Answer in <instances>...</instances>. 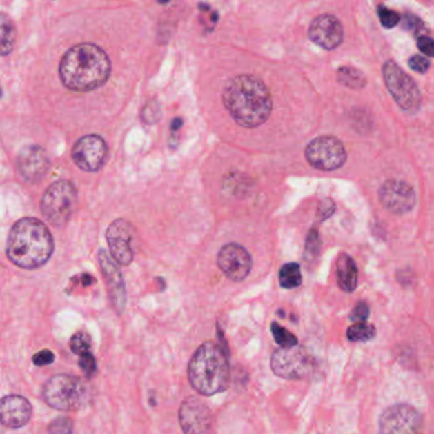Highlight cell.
Listing matches in <instances>:
<instances>
[{
    "label": "cell",
    "instance_id": "obj_30",
    "mask_svg": "<svg viewBox=\"0 0 434 434\" xmlns=\"http://www.w3.org/2000/svg\"><path fill=\"white\" fill-rule=\"evenodd\" d=\"M351 321L353 322H366L369 317V306L366 302H358L351 313Z\"/></svg>",
    "mask_w": 434,
    "mask_h": 434
},
{
    "label": "cell",
    "instance_id": "obj_24",
    "mask_svg": "<svg viewBox=\"0 0 434 434\" xmlns=\"http://www.w3.org/2000/svg\"><path fill=\"white\" fill-rule=\"evenodd\" d=\"M346 336L351 342H368L376 336V328L368 322H357L348 328Z\"/></svg>",
    "mask_w": 434,
    "mask_h": 434
},
{
    "label": "cell",
    "instance_id": "obj_13",
    "mask_svg": "<svg viewBox=\"0 0 434 434\" xmlns=\"http://www.w3.org/2000/svg\"><path fill=\"white\" fill-rule=\"evenodd\" d=\"M106 239L111 257L116 264L128 266L134 259L132 241H134V230L129 221L124 219H116L107 228Z\"/></svg>",
    "mask_w": 434,
    "mask_h": 434
},
{
    "label": "cell",
    "instance_id": "obj_32",
    "mask_svg": "<svg viewBox=\"0 0 434 434\" xmlns=\"http://www.w3.org/2000/svg\"><path fill=\"white\" fill-rule=\"evenodd\" d=\"M409 66L410 69L423 74L431 68V61L422 55H414L409 59Z\"/></svg>",
    "mask_w": 434,
    "mask_h": 434
},
{
    "label": "cell",
    "instance_id": "obj_34",
    "mask_svg": "<svg viewBox=\"0 0 434 434\" xmlns=\"http://www.w3.org/2000/svg\"><path fill=\"white\" fill-rule=\"evenodd\" d=\"M402 27L405 28V30H408V31H413L414 33L420 32V30L424 27L423 23H422V21L417 18L415 16H411V14H406L405 18H404V23H402Z\"/></svg>",
    "mask_w": 434,
    "mask_h": 434
},
{
    "label": "cell",
    "instance_id": "obj_12",
    "mask_svg": "<svg viewBox=\"0 0 434 434\" xmlns=\"http://www.w3.org/2000/svg\"><path fill=\"white\" fill-rule=\"evenodd\" d=\"M179 422L185 434H209L212 411L199 397L190 396L181 404Z\"/></svg>",
    "mask_w": 434,
    "mask_h": 434
},
{
    "label": "cell",
    "instance_id": "obj_29",
    "mask_svg": "<svg viewBox=\"0 0 434 434\" xmlns=\"http://www.w3.org/2000/svg\"><path fill=\"white\" fill-rule=\"evenodd\" d=\"M79 367L82 369L83 372L86 373V376L90 378V377L95 375L97 366H96V359L95 357L90 353H86L83 355H79Z\"/></svg>",
    "mask_w": 434,
    "mask_h": 434
},
{
    "label": "cell",
    "instance_id": "obj_14",
    "mask_svg": "<svg viewBox=\"0 0 434 434\" xmlns=\"http://www.w3.org/2000/svg\"><path fill=\"white\" fill-rule=\"evenodd\" d=\"M379 201L391 213L406 214L417 204V194L404 181L388 180L379 188Z\"/></svg>",
    "mask_w": 434,
    "mask_h": 434
},
{
    "label": "cell",
    "instance_id": "obj_5",
    "mask_svg": "<svg viewBox=\"0 0 434 434\" xmlns=\"http://www.w3.org/2000/svg\"><path fill=\"white\" fill-rule=\"evenodd\" d=\"M78 203L77 188L72 182L57 181L46 188L41 199V212L55 227L66 226L72 218Z\"/></svg>",
    "mask_w": 434,
    "mask_h": 434
},
{
    "label": "cell",
    "instance_id": "obj_18",
    "mask_svg": "<svg viewBox=\"0 0 434 434\" xmlns=\"http://www.w3.org/2000/svg\"><path fill=\"white\" fill-rule=\"evenodd\" d=\"M308 36L319 48L334 50L343 42L344 30L336 17L322 14L312 21Z\"/></svg>",
    "mask_w": 434,
    "mask_h": 434
},
{
    "label": "cell",
    "instance_id": "obj_26",
    "mask_svg": "<svg viewBox=\"0 0 434 434\" xmlns=\"http://www.w3.org/2000/svg\"><path fill=\"white\" fill-rule=\"evenodd\" d=\"M92 340L88 333L78 331L70 339V349L78 355H83L86 353H90Z\"/></svg>",
    "mask_w": 434,
    "mask_h": 434
},
{
    "label": "cell",
    "instance_id": "obj_2",
    "mask_svg": "<svg viewBox=\"0 0 434 434\" xmlns=\"http://www.w3.org/2000/svg\"><path fill=\"white\" fill-rule=\"evenodd\" d=\"M111 61L97 45L84 42L74 46L60 61L59 74L68 90L90 92L107 82Z\"/></svg>",
    "mask_w": 434,
    "mask_h": 434
},
{
    "label": "cell",
    "instance_id": "obj_17",
    "mask_svg": "<svg viewBox=\"0 0 434 434\" xmlns=\"http://www.w3.org/2000/svg\"><path fill=\"white\" fill-rule=\"evenodd\" d=\"M99 260L102 274L106 279L107 290L111 304L115 308V311L121 315L126 304V290L123 274L115 260L105 250L99 251Z\"/></svg>",
    "mask_w": 434,
    "mask_h": 434
},
{
    "label": "cell",
    "instance_id": "obj_35",
    "mask_svg": "<svg viewBox=\"0 0 434 434\" xmlns=\"http://www.w3.org/2000/svg\"><path fill=\"white\" fill-rule=\"evenodd\" d=\"M418 49L426 55V57H433L434 43L433 40L428 36H420L418 37Z\"/></svg>",
    "mask_w": 434,
    "mask_h": 434
},
{
    "label": "cell",
    "instance_id": "obj_7",
    "mask_svg": "<svg viewBox=\"0 0 434 434\" xmlns=\"http://www.w3.org/2000/svg\"><path fill=\"white\" fill-rule=\"evenodd\" d=\"M382 75L387 90L399 107L408 114L418 112L422 105V95L417 83L393 60H387L384 64Z\"/></svg>",
    "mask_w": 434,
    "mask_h": 434
},
{
    "label": "cell",
    "instance_id": "obj_3",
    "mask_svg": "<svg viewBox=\"0 0 434 434\" xmlns=\"http://www.w3.org/2000/svg\"><path fill=\"white\" fill-rule=\"evenodd\" d=\"M54 238L48 226L37 218H22L9 232L7 255L18 268L32 270L49 262Z\"/></svg>",
    "mask_w": 434,
    "mask_h": 434
},
{
    "label": "cell",
    "instance_id": "obj_11",
    "mask_svg": "<svg viewBox=\"0 0 434 434\" xmlns=\"http://www.w3.org/2000/svg\"><path fill=\"white\" fill-rule=\"evenodd\" d=\"M107 144L99 135L90 134L78 140L72 149V158L82 171L97 172L106 162Z\"/></svg>",
    "mask_w": 434,
    "mask_h": 434
},
{
    "label": "cell",
    "instance_id": "obj_9",
    "mask_svg": "<svg viewBox=\"0 0 434 434\" xmlns=\"http://www.w3.org/2000/svg\"><path fill=\"white\" fill-rule=\"evenodd\" d=\"M306 159L319 171H335L346 162V150L342 140L331 135H324L306 148Z\"/></svg>",
    "mask_w": 434,
    "mask_h": 434
},
{
    "label": "cell",
    "instance_id": "obj_36",
    "mask_svg": "<svg viewBox=\"0 0 434 434\" xmlns=\"http://www.w3.org/2000/svg\"><path fill=\"white\" fill-rule=\"evenodd\" d=\"M334 212H335V204H334V201H333V200L326 199V200H324V201L319 204V219H322V221L328 219V217H331Z\"/></svg>",
    "mask_w": 434,
    "mask_h": 434
},
{
    "label": "cell",
    "instance_id": "obj_28",
    "mask_svg": "<svg viewBox=\"0 0 434 434\" xmlns=\"http://www.w3.org/2000/svg\"><path fill=\"white\" fill-rule=\"evenodd\" d=\"M378 17L381 19L382 26L388 30L399 25V22H400L399 13H396L395 10H391V9L386 8L385 6L378 7Z\"/></svg>",
    "mask_w": 434,
    "mask_h": 434
},
{
    "label": "cell",
    "instance_id": "obj_20",
    "mask_svg": "<svg viewBox=\"0 0 434 434\" xmlns=\"http://www.w3.org/2000/svg\"><path fill=\"white\" fill-rule=\"evenodd\" d=\"M336 278L340 289L346 293H352L358 286V269L349 255H340L336 264Z\"/></svg>",
    "mask_w": 434,
    "mask_h": 434
},
{
    "label": "cell",
    "instance_id": "obj_38",
    "mask_svg": "<svg viewBox=\"0 0 434 434\" xmlns=\"http://www.w3.org/2000/svg\"><path fill=\"white\" fill-rule=\"evenodd\" d=\"M0 97H1V88H0Z\"/></svg>",
    "mask_w": 434,
    "mask_h": 434
},
{
    "label": "cell",
    "instance_id": "obj_25",
    "mask_svg": "<svg viewBox=\"0 0 434 434\" xmlns=\"http://www.w3.org/2000/svg\"><path fill=\"white\" fill-rule=\"evenodd\" d=\"M270 330L274 340H275L277 344L280 345L282 348H292V346L298 345L297 336L293 335L290 331H288L287 328L280 326L278 322H273V324H271Z\"/></svg>",
    "mask_w": 434,
    "mask_h": 434
},
{
    "label": "cell",
    "instance_id": "obj_31",
    "mask_svg": "<svg viewBox=\"0 0 434 434\" xmlns=\"http://www.w3.org/2000/svg\"><path fill=\"white\" fill-rule=\"evenodd\" d=\"M161 117V108L156 102L148 103L141 112V119L147 124H155Z\"/></svg>",
    "mask_w": 434,
    "mask_h": 434
},
{
    "label": "cell",
    "instance_id": "obj_1",
    "mask_svg": "<svg viewBox=\"0 0 434 434\" xmlns=\"http://www.w3.org/2000/svg\"><path fill=\"white\" fill-rule=\"evenodd\" d=\"M223 103L232 119L241 126L254 129L270 117V92L265 83L254 75L242 74L227 83Z\"/></svg>",
    "mask_w": 434,
    "mask_h": 434
},
{
    "label": "cell",
    "instance_id": "obj_23",
    "mask_svg": "<svg viewBox=\"0 0 434 434\" xmlns=\"http://www.w3.org/2000/svg\"><path fill=\"white\" fill-rule=\"evenodd\" d=\"M337 81L353 90H361L366 86V77L351 66H343L337 70Z\"/></svg>",
    "mask_w": 434,
    "mask_h": 434
},
{
    "label": "cell",
    "instance_id": "obj_10",
    "mask_svg": "<svg viewBox=\"0 0 434 434\" xmlns=\"http://www.w3.org/2000/svg\"><path fill=\"white\" fill-rule=\"evenodd\" d=\"M424 420L409 404H395L379 417V434H422Z\"/></svg>",
    "mask_w": 434,
    "mask_h": 434
},
{
    "label": "cell",
    "instance_id": "obj_22",
    "mask_svg": "<svg viewBox=\"0 0 434 434\" xmlns=\"http://www.w3.org/2000/svg\"><path fill=\"white\" fill-rule=\"evenodd\" d=\"M279 283L284 289H295L302 284L301 266L297 262H288L279 271Z\"/></svg>",
    "mask_w": 434,
    "mask_h": 434
},
{
    "label": "cell",
    "instance_id": "obj_27",
    "mask_svg": "<svg viewBox=\"0 0 434 434\" xmlns=\"http://www.w3.org/2000/svg\"><path fill=\"white\" fill-rule=\"evenodd\" d=\"M73 422L66 417H59L54 419L49 424L50 434H72L73 433Z\"/></svg>",
    "mask_w": 434,
    "mask_h": 434
},
{
    "label": "cell",
    "instance_id": "obj_16",
    "mask_svg": "<svg viewBox=\"0 0 434 434\" xmlns=\"http://www.w3.org/2000/svg\"><path fill=\"white\" fill-rule=\"evenodd\" d=\"M50 168V158L40 146H27L17 158V170L27 182L36 184L42 180Z\"/></svg>",
    "mask_w": 434,
    "mask_h": 434
},
{
    "label": "cell",
    "instance_id": "obj_6",
    "mask_svg": "<svg viewBox=\"0 0 434 434\" xmlns=\"http://www.w3.org/2000/svg\"><path fill=\"white\" fill-rule=\"evenodd\" d=\"M86 386L78 377L57 375L43 386L42 396L52 409L72 411L82 408Z\"/></svg>",
    "mask_w": 434,
    "mask_h": 434
},
{
    "label": "cell",
    "instance_id": "obj_4",
    "mask_svg": "<svg viewBox=\"0 0 434 434\" xmlns=\"http://www.w3.org/2000/svg\"><path fill=\"white\" fill-rule=\"evenodd\" d=\"M230 354L214 342L200 345L190 359L188 382L203 396H213L228 388L230 382Z\"/></svg>",
    "mask_w": 434,
    "mask_h": 434
},
{
    "label": "cell",
    "instance_id": "obj_33",
    "mask_svg": "<svg viewBox=\"0 0 434 434\" xmlns=\"http://www.w3.org/2000/svg\"><path fill=\"white\" fill-rule=\"evenodd\" d=\"M33 363L36 364V366H39V367H41V366H49L51 364L54 359H55V355L52 354V352H50L48 349H45V351H41V352L36 353L34 355H33Z\"/></svg>",
    "mask_w": 434,
    "mask_h": 434
},
{
    "label": "cell",
    "instance_id": "obj_21",
    "mask_svg": "<svg viewBox=\"0 0 434 434\" xmlns=\"http://www.w3.org/2000/svg\"><path fill=\"white\" fill-rule=\"evenodd\" d=\"M16 34V26L12 21V18L6 13H0V55L1 57H7L13 51Z\"/></svg>",
    "mask_w": 434,
    "mask_h": 434
},
{
    "label": "cell",
    "instance_id": "obj_15",
    "mask_svg": "<svg viewBox=\"0 0 434 434\" xmlns=\"http://www.w3.org/2000/svg\"><path fill=\"white\" fill-rule=\"evenodd\" d=\"M217 262L224 275L233 282H242L246 279L253 268V259L248 251L237 244H228L221 247Z\"/></svg>",
    "mask_w": 434,
    "mask_h": 434
},
{
    "label": "cell",
    "instance_id": "obj_8",
    "mask_svg": "<svg viewBox=\"0 0 434 434\" xmlns=\"http://www.w3.org/2000/svg\"><path fill=\"white\" fill-rule=\"evenodd\" d=\"M315 358L304 346L280 348L273 353L270 367L273 372L284 379L297 381L310 376L315 369Z\"/></svg>",
    "mask_w": 434,
    "mask_h": 434
},
{
    "label": "cell",
    "instance_id": "obj_19",
    "mask_svg": "<svg viewBox=\"0 0 434 434\" xmlns=\"http://www.w3.org/2000/svg\"><path fill=\"white\" fill-rule=\"evenodd\" d=\"M32 417L30 402L19 395H8L0 399V423L12 429L25 426Z\"/></svg>",
    "mask_w": 434,
    "mask_h": 434
},
{
    "label": "cell",
    "instance_id": "obj_37",
    "mask_svg": "<svg viewBox=\"0 0 434 434\" xmlns=\"http://www.w3.org/2000/svg\"><path fill=\"white\" fill-rule=\"evenodd\" d=\"M319 250V239L317 230H311L308 239H307V253L312 255H317Z\"/></svg>",
    "mask_w": 434,
    "mask_h": 434
}]
</instances>
